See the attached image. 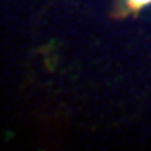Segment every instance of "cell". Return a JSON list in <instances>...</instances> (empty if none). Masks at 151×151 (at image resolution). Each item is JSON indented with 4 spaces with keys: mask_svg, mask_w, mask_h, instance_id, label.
<instances>
[{
    "mask_svg": "<svg viewBox=\"0 0 151 151\" xmlns=\"http://www.w3.org/2000/svg\"><path fill=\"white\" fill-rule=\"evenodd\" d=\"M128 2H129V5L133 7V9H141V7L151 4V0H128Z\"/></svg>",
    "mask_w": 151,
    "mask_h": 151,
    "instance_id": "obj_1",
    "label": "cell"
}]
</instances>
